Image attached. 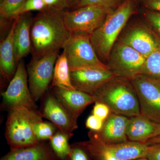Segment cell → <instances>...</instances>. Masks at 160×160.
Listing matches in <instances>:
<instances>
[{"label": "cell", "mask_w": 160, "mask_h": 160, "mask_svg": "<svg viewBox=\"0 0 160 160\" xmlns=\"http://www.w3.org/2000/svg\"><path fill=\"white\" fill-rule=\"evenodd\" d=\"M70 32L65 25L62 9L47 7L32 19L31 53L38 59L63 49Z\"/></svg>", "instance_id": "6da1fadb"}, {"label": "cell", "mask_w": 160, "mask_h": 160, "mask_svg": "<svg viewBox=\"0 0 160 160\" xmlns=\"http://www.w3.org/2000/svg\"><path fill=\"white\" fill-rule=\"evenodd\" d=\"M134 11V0H125L112 9L102 25L90 35L92 44L102 62H108L120 32Z\"/></svg>", "instance_id": "7a4b0ae2"}, {"label": "cell", "mask_w": 160, "mask_h": 160, "mask_svg": "<svg viewBox=\"0 0 160 160\" xmlns=\"http://www.w3.org/2000/svg\"><path fill=\"white\" fill-rule=\"evenodd\" d=\"M8 112L5 137L10 150L26 148L40 142L34 130L36 123L43 121L40 110L18 106Z\"/></svg>", "instance_id": "3957f363"}, {"label": "cell", "mask_w": 160, "mask_h": 160, "mask_svg": "<svg viewBox=\"0 0 160 160\" xmlns=\"http://www.w3.org/2000/svg\"><path fill=\"white\" fill-rule=\"evenodd\" d=\"M93 95L96 102L106 104L112 113L128 118L141 113L137 95L130 80L115 77Z\"/></svg>", "instance_id": "277c9868"}, {"label": "cell", "mask_w": 160, "mask_h": 160, "mask_svg": "<svg viewBox=\"0 0 160 160\" xmlns=\"http://www.w3.org/2000/svg\"><path fill=\"white\" fill-rule=\"evenodd\" d=\"M89 140L84 142L93 160H133L147 158L149 146L146 143L127 141L107 144L100 140L94 131L88 133Z\"/></svg>", "instance_id": "5b68a950"}, {"label": "cell", "mask_w": 160, "mask_h": 160, "mask_svg": "<svg viewBox=\"0 0 160 160\" xmlns=\"http://www.w3.org/2000/svg\"><path fill=\"white\" fill-rule=\"evenodd\" d=\"M63 49L70 70L87 68L109 69L99 58L89 34L70 32V37Z\"/></svg>", "instance_id": "8992f818"}, {"label": "cell", "mask_w": 160, "mask_h": 160, "mask_svg": "<svg viewBox=\"0 0 160 160\" xmlns=\"http://www.w3.org/2000/svg\"><path fill=\"white\" fill-rule=\"evenodd\" d=\"M146 58L119 40L112 47L106 65L117 77L131 80L142 74Z\"/></svg>", "instance_id": "52a82bcc"}, {"label": "cell", "mask_w": 160, "mask_h": 160, "mask_svg": "<svg viewBox=\"0 0 160 160\" xmlns=\"http://www.w3.org/2000/svg\"><path fill=\"white\" fill-rule=\"evenodd\" d=\"M112 9L100 6H84L63 12V18L70 32L90 35L102 25Z\"/></svg>", "instance_id": "ba28073f"}, {"label": "cell", "mask_w": 160, "mask_h": 160, "mask_svg": "<svg viewBox=\"0 0 160 160\" xmlns=\"http://www.w3.org/2000/svg\"><path fill=\"white\" fill-rule=\"evenodd\" d=\"M59 52V51L54 52L38 59L32 58L27 66L29 89L36 102L42 98L49 90Z\"/></svg>", "instance_id": "9c48e42d"}, {"label": "cell", "mask_w": 160, "mask_h": 160, "mask_svg": "<svg viewBox=\"0 0 160 160\" xmlns=\"http://www.w3.org/2000/svg\"><path fill=\"white\" fill-rule=\"evenodd\" d=\"M131 81L137 95L140 112L160 124V82L145 74Z\"/></svg>", "instance_id": "30bf717a"}, {"label": "cell", "mask_w": 160, "mask_h": 160, "mask_svg": "<svg viewBox=\"0 0 160 160\" xmlns=\"http://www.w3.org/2000/svg\"><path fill=\"white\" fill-rule=\"evenodd\" d=\"M2 96L1 107L7 111L18 106L38 109L36 102L30 93L27 69L22 60L18 64L15 74L7 89L2 92Z\"/></svg>", "instance_id": "8fae6325"}, {"label": "cell", "mask_w": 160, "mask_h": 160, "mask_svg": "<svg viewBox=\"0 0 160 160\" xmlns=\"http://www.w3.org/2000/svg\"><path fill=\"white\" fill-rule=\"evenodd\" d=\"M42 109L40 111L43 118L54 125L58 130L69 136L78 128V119L55 96L49 89L43 97Z\"/></svg>", "instance_id": "7c38bea8"}, {"label": "cell", "mask_w": 160, "mask_h": 160, "mask_svg": "<svg viewBox=\"0 0 160 160\" xmlns=\"http://www.w3.org/2000/svg\"><path fill=\"white\" fill-rule=\"evenodd\" d=\"M70 77L75 89L93 94L117 76L109 69L87 68L70 70Z\"/></svg>", "instance_id": "4fadbf2b"}, {"label": "cell", "mask_w": 160, "mask_h": 160, "mask_svg": "<svg viewBox=\"0 0 160 160\" xmlns=\"http://www.w3.org/2000/svg\"><path fill=\"white\" fill-rule=\"evenodd\" d=\"M50 90L75 118L78 119L89 105L95 103L93 94L75 89L50 86Z\"/></svg>", "instance_id": "5bb4252c"}, {"label": "cell", "mask_w": 160, "mask_h": 160, "mask_svg": "<svg viewBox=\"0 0 160 160\" xmlns=\"http://www.w3.org/2000/svg\"><path fill=\"white\" fill-rule=\"evenodd\" d=\"M158 38L154 32L138 25L129 29L119 40L147 58L156 48Z\"/></svg>", "instance_id": "9a60e30c"}, {"label": "cell", "mask_w": 160, "mask_h": 160, "mask_svg": "<svg viewBox=\"0 0 160 160\" xmlns=\"http://www.w3.org/2000/svg\"><path fill=\"white\" fill-rule=\"evenodd\" d=\"M126 134L129 141L146 143L160 135V124L140 113L129 118Z\"/></svg>", "instance_id": "2e32d148"}, {"label": "cell", "mask_w": 160, "mask_h": 160, "mask_svg": "<svg viewBox=\"0 0 160 160\" xmlns=\"http://www.w3.org/2000/svg\"><path fill=\"white\" fill-rule=\"evenodd\" d=\"M129 118L111 112L102 129L95 132L100 140L107 144L125 142L128 141L126 130Z\"/></svg>", "instance_id": "e0dca14e"}, {"label": "cell", "mask_w": 160, "mask_h": 160, "mask_svg": "<svg viewBox=\"0 0 160 160\" xmlns=\"http://www.w3.org/2000/svg\"><path fill=\"white\" fill-rule=\"evenodd\" d=\"M17 19L14 46L16 60L18 64L23 58L31 52V27L33 18L27 12L17 17Z\"/></svg>", "instance_id": "ac0fdd59"}, {"label": "cell", "mask_w": 160, "mask_h": 160, "mask_svg": "<svg viewBox=\"0 0 160 160\" xmlns=\"http://www.w3.org/2000/svg\"><path fill=\"white\" fill-rule=\"evenodd\" d=\"M17 21L16 18L14 19L7 36L0 46L1 74L4 79L9 82L15 74L18 65L16 60L14 46V33Z\"/></svg>", "instance_id": "d6986e66"}, {"label": "cell", "mask_w": 160, "mask_h": 160, "mask_svg": "<svg viewBox=\"0 0 160 160\" xmlns=\"http://www.w3.org/2000/svg\"><path fill=\"white\" fill-rule=\"evenodd\" d=\"M0 160H58L49 144L41 142L33 146L10 150Z\"/></svg>", "instance_id": "ffe728a7"}, {"label": "cell", "mask_w": 160, "mask_h": 160, "mask_svg": "<svg viewBox=\"0 0 160 160\" xmlns=\"http://www.w3.org/2000/svg\"><path fill=\"white\" fill-rule=\"evenodd\" d=\"M51 86L75 89L72 84L70 69L64 51L59 55L56 62Z\"/></svg>", "instance_id": "44dd1931"}, {"label": "cell", "mask_w": 160, "mask_h": 160, "mask_svg": "<svg viewBox=\"0 0 160 160\" xmlns=\"http://www.w3.org/2000/svg\"><path fill=\"white\" fill-rule=\"evenodd\" d=\"M72 137L58 130L49 140V145L58 160H66L71 150L69 142Z\"/></svg>", "instance_id": "7402d4cb"}, {"label": "cell", "mask_w": 160, "mask_h": 160, "mask_svg": "<svg viewBox=\"0 0 160 160\" xmlns=\"http://www.w3.org/2000/svg\"><path fill=\"white\" fill-rule=\"evenodd\" d=\"M142 74L160 82V38L159 36L156 48L146 58Z\"/></svg>", "instance_id": "603a6c76"}, {"label": "cell", "mask_w": 160, "mask_h": 160, "mask_svg": "<svg viewBox=\"0 0 160 160\" xmlns=\"http://www.w3.org/2000/svg\"><path fill=\"white\" fill-rule=\"evenodd\" d=\"M58 130L52 123L43 121L36 123L34 128L35 134L40 142L49 141Z\"/></svg>", "instance_id": "cb8c5ba5"}, {"label": "cell", "mask_w": 160, "mask_h": 160, "mask_svg": "<svg viewBox=\"0 0 160 160\" xmlns=\"http://www.w3.org/2000/svg\"><path fill=\"white\" fill-rule=\"evenodd\" d=\"M66 160H93L84 142L71 145V150Z\"/></svg>", "instance_id": "d4e9b609"}, {"label": "cell", "mask_w": 160, "mask_h": 160, "mask_svg": "<svg viewBox=\"0 0 160 160\" xmlns=\"http://www.w3.org/2000/svg\"><path fill=\"white\" fill-rule=\"evenodd\" d=\"M27 0H1L0 14L1 18L11 19L13 13Z\"/></svg>", "instance_id": "484cf974"}, {"label": "cell", "mask_w": 160, "mask_h": 160, "mask_svg": "<svg viewBox=\"0 0 160 160\" xmlns=\"http://www.w3.org/2000/svg\"><path fill=\"white\" fill-rule=\"evenodd\" d=\"M43 0H27L12 15L11 19H14L18 16L31 11H42L46 8Z\"/></svg>", "instance_id": "4316f807"}, {"label": "cell", "mask_w": 160, "mask_h": 160, "mask_svg": "<svg viewBox=\"0 0 160 160\" xmlns=\"http://www.w3.org/2000/svg\"><path fill=\"white\" fill-rule=\"evenodd\" d=\"M120 0H79L77 3V8L88 6H100L113 9Z\"/></svg>", "instance_id": "83f0119b"}, {"label": "cell", "mask_w": 160, "mask_h": 160, "mask_svg": "<svg viewBox=\"0 0 160 160\" xmlns=\"http://www.w3.org/2000/svg\"><path fill=\"white\" fill-rule=\"evenodd\" d=\"M145 17L153 31L160 38V13L153 11L145 12Z\"/></svg>", "instance_id": "f1b7e54d"}, {"label": "cell", "mask_w": 160, "mask_h": 160, "mask_svg": "<svg viewBox=\"0 0 160 160\" xmlns=\"http://www.w3.org/2000/svg\"><path fill=\"white\" fill-rule=\"evenodd\" d=\"M111 112L107 105L104 103L96 102L92 109V114L104 122L109 117Z\"/></svg>", "instance_id": "f546056e"}, {"label": "cell", "mask_w": 160, "mask_h": 160, "mask_svg": "<svg viewBox=\"0 0 160 160\" xmlns=\"http://www.w3.org/2000/svg\"><path fill=\"white\" fill-rule=\"evenodd\" d=\"M104 122L96 117L94 115H90L86 121V128L90 129L91 131H99L102 127Z\"/></svg>", "instance_id": "4dcf8cb0"}, {"label": "cell", "mask_w": 160, "mask_h": 160, "mask_svg": "<svg viewBox=\"0 0 160 160\" xmlns=\"http://www.w3.org/2000/svg\"><path fill=\"white\" fill-rule=\"evenodd\" d=\"M147 158L149 160H160V143L149 145Z\"/></svg>", "instance_id": "1f68e13d"}, {"label": "cell", "mask_w": 160, "mask_h": 160, "mask_svg": "<svg viewBox=\"0 0 160 160\" xmlns=\"http://www.w3.org/2000/svg\"><path fill=\"white\" fill-rule=\"evenodd\" d=\"M146 8L160 13V0H141Z\"/></svg>", "instance_id": "d6a6232c"}, {"label": "cell", "mask_w": 160, "mask_h": 160, "mask_svg": "<svg viewBox=\"0 0 160 160\" xmlns=\"http://www.w3.org/2000/svg\"><path fill=\"white\" fill-rule=\"evenodd\" d=\"M157 143H160V135L157 137L149 140L146 143V144L148 145H151L152 144H157Z\"/></svg>", "instance_id": "836d02e7"}, {"label": "cell", "mask_w": 160, "mask_h": 160, "mask_svg": "<svg viewBox=\"0 0 160 160\" xmlns=\"http://www.w3.org/2000/svg\"><path fill=\"white\" fill-rule=\"evenodd\" d=\"M77 0H65V3H66V6H69L72 5V3L75 2Z\"/></svg>", "instance_id": "e575fe53"}, {"label": "cell", "mask_w": 160, "mask_h": 160, "mask_svg": "<svg viewBox=\"0 0 160 160\" xmlns=\"http://www.w3.org/2000/svg\"><path fill=\"white\" fill-rule=\"evenodd\" d=\"M133 160H149L147 158H141Z\"/></svg>", "instance_id": "d590c367"}, {"label": "cell", "mask_w": 160, "mask_h": 160, "mask_svg": "<svg viewBox=\"0 0 160 160\" xmlns=\"http://www.w3.org/2000/svg\"></svg>", "instance_id": "8d00e7d4"}]
</instances>
